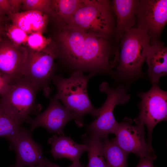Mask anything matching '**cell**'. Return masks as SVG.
Wrapping results in <instances>:
<instances>
[{"instance_id": "obj_1", "label": "cell", "mask_w": 167, "mask_h": 167, "mask_svg": "<svg viewBox=\"0 0 167 167\" xmlns=\"http://www.w3.org/2000/svg\"><path fill=\"white\" fill-rule=\"evenodd\" d=\"M151 39L145 30L138 27L124 33L115 50L113 61V78L116 82L128 85L143 76L142 67Z\"/></svg>"}, {"instance_id": "obj_8", "label": "cell", "mask_w": 167, "mask_h": 167, "mask_svg": "<svg viewBox=\"0 0 167 167\" xmlns=\"http://www.w3.org/2000/svg\"><path fill=\"white\" fill-rule=\"evenodd\" d=\"M131 119L125 118L118 123L113 139L118 146L129 154L132 153L140 158L156 157L152 148H151L145 139L144 125L141 123L132 125Z\"/></svg>"}, {"instance_id": "obj_25", "label": "cell", "mask_w": 167, "mask_h": 167, "mask_svg": "<svg viewBox=\"0 0 167 167\" xmlns=\"http://www.w3.org/2000/svg\"><path fill=\"white\" fill-rule=\"evenodd\" d=\"M12 84L7 78L0 72V96L1 97L7 93Z\"/></svg>"}, {"instance_id": "obj_31", "label": "cell", "mask_w": 167, "mask_h": 167, "mask_svg": "<svg viewBox=\"0 0 167 167\" xmlns=\"http://www.w3.org/2000/svg\"><path fill=\"white\" fill-rule=\"evenodd\" d=\"M29 167H44V166L43 164V163L39 164L38 165L32 166Z\"/></svg>"}, {"instance_id": "obj_28", "label": "cell", "mask_w": 167, "mask_h": 167, "mask_svg": "<svg viewBox=\"0 0 167 167\" xmlns=\"http://www.w3.org/2000/svg\"><path fill=\"white\" fill-rule=\"evenodd\" d=\"M43 164L45 167H60L57 165L51 162L46 158H44ZM69 167H84L79 162H72Z\"/></svg>"}, {"instance_id": "obj_9", "label": "cell", "mask_w": 167, "mask_h": 167, "mask_svg": "<svg viewBox=\"0 0 167 167\" xmlns=\"http://www.w3.org/2000/svg\"><path fill=\"white\" fill-rule=\"evenodd\" d=\"M136 19L151 39H158L167 23V0H139Z\"/></svg>"}, {"instance_id": "obj_19", "label": "cell", "mask_w": 167, "mask_h": 167, "mask_svg": "<svg viewBox=\"0 0 167 167\" xmlns=\"http://www.w3.org/2000/svg\"><path fill=\"white\" fill-rule=\"evenodd\" d=\"M103 154L107 167H127L128 154L122 150L113 139L108 136L102 139Z\"/></svg>"}, {"instance_id": "obj_27", "label": "cell", "mask_w": 167, "mask_h": 167, "mask_svg": "<svg viewBox=\"0 0 167 167\" xmlns=\"http://www.w3.org/2000/svg\"><path fill=\"white\" fill-rule=\"evenodd\" d=\"M156 157H149L140 158L136 167H154L153 165L154 160Z\"/></svg>"}, {"instance_id": "obj_12", "label": "cell", "mask_w": 167, "mask_h": 167, "mask_svg": "<svg viewBox=\"0 0 167 167\" xmlns=\"http://www.w3.org/2000/svg\"><path fill=\"white\" fill-rule=\"evenodd\" d=\"M28 51L13 45L6 40H0V72L13 84L23 76Z\"/></svg>"}, {"instance_id": "obj_18", "label": "cell", "mask_w": 167, "mask_h": 167, "mask_svg": "<svg viewBox=\"0 0 167 167\" xmlns=\"http://www.w3.org/2000/svg\"><path fill=\"white\" fill-rule=\"evenodd\" d=\"M83 144L87 147L88 162L87 167H107L103 154L102 139L93 135L82 136Z\"/></svg>"}, {"instance_id": "obj_2", "label": "cell", "mask_w": 167, "mask_h": 167, "mask_svg": "<svg viewBox=\"0 0 167 167\" xmlns=\"http://www.w3.org/2000/svg\"><path fill=\"white\" fill-rule=\"evenodd\" d=\"M95 75L90 73L84 75L83 72L77 71L69 78L54 75L52 79L57 89L55 96L62 101L65 108L75 114L77 119L75 122L79 127L83 126L85 115L90 114L95 118L99 113V109H96L93 106L87 91L89 79Z\"/></svg>"}, {"instance_id": "obj_3", "label": "cell", "mask_w": 167, "mask_h": 167, "mask_svg": "<svg viewBox=\"0 0 167 167\" xmlns=\"http://www.w3.org/2000/svg\"><path fill=\"white\" fill-rule=\"evenodd\" d=\"M67 25L85 33L109 39L114 35L115 17L108 0H84Z\"/></svg>"}, {"instance_id": "obj_17", "label": "cell", "mask_w": 167, "mask_h": 167, "mask_svg": "<svg viewBox=\"0 0 167 167\" xmlns=\"http://www.w3.org/2000/svg\"><path fill=\"white\" fill-rule=\"evenodd\" d=\"M12 24L19 27L27 34L42 33L46 27L48 17L44 12L35 10L27 11L9 15Z\"/></svg>"}, {"instance_id": "obj_13", "label": "cell", "mask_w": 167, "mask_h": 167, "mask_svg": "<svg viewBox=\"0 0 167 167\" xmlns=\"http://www.w3.org/2000/svg\"><path fill=\"white\" fill-rule=\"evenodd\" d=\"M86 35V33L82 30L67 24L60 33L64 56L77 69L76 71H78L84 49Z\"/></svg>"}, {"instance_id": "obj_20", "label": "cell", "mask_w": 167, "mask_h": 167, "mask_svg": "<svg viewBox=\"0 0 167 167\" xmlns=\"http://www.w3.org/2000/svg\"><path fill=\"white\" fill-rule=\"evenodd\" d=\"M82 0H51V11L65 21L71 17L80 5Z\"/></svg>"}, {"instance_id": "obj_7", "label": "cell", "mask_w": 167, "mask_h": 167, "mask_svg": "<svg viewBox=\"0 0 167 167\" xmlns=\"http://www.w3.org/2000/svg\"><path fill=\"white\" fill-rule=\"evenodd\" d=\"M28 53L23 76L48 97L51 91L49 84L55 75L54 62L57 53L45 49L40 52L31 50Z\"/></svg>"}, {"instance_id": "obj_14", "label": "cell", "mask_w": 167, "mask_h": 167, "mask_svg": "<svg viewBox=\"0 0 167 167\" xmlns=\"http://www.w3.org/2000/svg\"><path fill=\"white\" fill-rule=\"evenodd\" d=\"M139 0H113L112 5L115 17V38L119 42L124 33L134 27Z\"/></svg>"}, {"instance_id": "obj_4", "label": "cell", "mask_w": 167, "mask_h": 167, "mask_svg": "<svg viewBox=\"0 0 167 167\" xmlns=\"http://www.w3.org/2000/svg\"><path fill=\"white\" fill-rule=\"evenodd\" d=\"M39 90L24 76L11 85L7 93L1 97L0 105L20 126L30 117L37 114L41 107L35 103Z\"/></svg>"}, {"instance_id": "obj_30", "label": "cell", "mask_w": 167, "mask_h": 167, "mask_svg": "<svg viewBox=\"0 0 167 167\" xmlns=\"http://www.w3.org/2000/svg\"><path fill=\"white\" fill-rule=\"evenodd\" d=\"M1 22H0V40L2 39V36L3 33V28L1 25Z\"/></svg>"}, {"instance_id": "obj_23", "label": "cell", "mask_w": 167, "mask_h": 167, "mask_svg": "<svg viewBox=\"0 0 167 167\" xmlns=\"http://www.w3.org/2000/svg\"><path fill=\"white\" fill-rule=\"evenodd\" d=\"M6 30V35L15 45L27 43L28 35L19 27L12 24Z\"/></svg>"}, {"instance_id": "obj_10", "label": "cell", "mask_w": 167, "mask_h": 167, "mask_svg": "<svg viewBox=\"0 0 167 167\" xmlns=\"http://www.w3.org/2000/svg\"><path fill=\"white\" fill-rule=\"evenodd\" d=\"M76 119L75 114L62 105L54 95L50 99L49 106L44 111L36 114L35 118L30 117L26 122L30 125L31 132L37 127L42 126L49 132L61 136L64 135L63 130L66 123Z\"/></svg>"}, {"instance_id": "obj_26", "label": "cell", "mask_w": 167, "mask_h": 167, "mask_svg": "<svg viewBox=\"0 0 167 167\" xmlns=\"http://www.w3.org/2000/svg\"><path fill=\"white\" fill-rule=\"evenodd\" d=\"M13 13L9 0H0V15L3 16L4 14Z\"/></svg>"}, {"instance_id": "obj_16", "label": "cell", "mask_w": 167, "mask_h": 167, "mask_svg": "<svg viewBox=\"0 0 167 167\" xmlns=\"http://www.w3.org/2000/svg\"><path fill=\"white\" fill-rule=\"evenodd\" d=\"M48 143L51 145L49 152L55 159L66 158L72 162H79L82 153L87 150L85 144H78L65 135H53L49 139Z\"/></svg>"}, {"instance_id": "obj_15", "label": "cell", "mask_w": 167, "mask_h": 167, "mask_svg": "<svg viewBox=\"0 0 167 167\" xmlns=\"http://www.w3.org/2000/svg\"><path fill=\"white\" fill-rule=\"evenodd\" d=\"M148 75L152 84H158L167 74V48L158 39H151L146 59Z\"/></svg>"}, {"instance_id": "obj_22", "label": "cell", "mask_w": 167, "mask_h": 167, "mask_svg": "<svg viewBox=\"0 0 167 167\" xmlns=\"http://www.w3.org/2000/svg\"><path fill=\"white\" fill-rule=\"evenodd\" d=\"M50 42V39L43 36L42 33L36 32L28 36L27 43L32 50L40 52L45 49Z\"/></svg>"}, {"instance_id": "obj_21", "label": "cell", "mask_w": 167, "mask_h": 167, "mask_svg": "<svg viewBox=\"0 0 167 167\" xmlns=\"http://www.w3.org/2000/svg\"><path fill=\"white\" fill-rule=\"evenodd\" d=\"M21 127L0 105V137H5L10 141L15 136Z\"/></svg>"}, {"instance_id": "obj_6", "label": "cell", "mask_w": 167, "mask_h": 167, "mask_svg": "<svg viewBox=\"0 0 167 167\" xmlns=\"http://www.w3.org/2000/svg\"><path fill=\"white\" fill-rule=\"evenodd\" d=\"M138 96L141 99L140 112L134 121L135 123L146 126L148 134V143L152 148V134L153 128L159 122L167 120V92L162 90L158 84H154L148 91L139 93Z\"/></svg>"}, {"instance_id": "obj_29", "label": "cell", "mask_w": 167, "mask_h": 167, "mask_svg": "<svg viewBox=\"0 0 167 167\" xmlns=\"http://www.w3.org/2000/svg\"><path fill=\"white\" fill-rule=\"evenodd\" d=\"M10 5L12 8L13 13H15V11L17 10L22 4V0H9Z\"/></svg>"}, {"instance_id": "obj_5", "label": "cell", "mask_w": 167, "mask_h": 167, "mask_svg": "<svg viewBox=\"0 0 167 167\" xmlns=\"http://www.w3.org/2000/svg\"><path fill=\"white\" fill-rule=\"evenodd\" d=\"M128 87L122 84L111 87L106 82L101 83L99 89L106 94L107 98L102 106L99 108L96 118L88 126V133L101 139L109 134L114 133L118 123L114 116V109L117 105L124 104L129 101L130 96L128 93Z\"/></svg>"}, {"instance_id": "obj_11", "label": "cell", "mask_w": 167, "mask_h": 167, "mask_svg": "<svg viewBox=\"0 0 167 167\" xmlns=\"http://www.w3.org/2000/svg\"><path fill=\"white\" fill-rule=\"evenodd\" d=\"M31 132L29 130L21 127L15 136L10 141L11 148L16 154V167H29L43 162L41 147L33 139Z\"/></svg>"}, {"instance_id": "obj_33", "label": "cell", "mask_w": 167, "mask_h": 167, "mask_svg": "<svg viewBox=\"0 0 167 167\" xmlns=\"http://www.w3.org/2000/svg\"><path fill=\"white\" fill-rule=\"evenodd\" d=\"M11 167H15V166H11Z\"/></svg>"}, {"instance_id": "obj_24", "label": "cell", "mask_w": 167, "mask_h": 167, "mask_svg": "<svg viewBox=\"0 0 167 167\" xmlns=\"http://www.w3.org/2000/svg\"><path fill=\"white\" fill-rule=\"evenodd\" d=\"M51 0H24L22 4L27 11L35 10L44 13L51 11Z\"/></svg>"}, {"instance_id": "obj_32", "label": "cell", "mask_w": 167, "mask_h": 167, "mask_svg": "<svg viewBox=\"0 0 167 167\" xmlns=\"http://www.w3.org/2000/svg\"><path fill=\"white\" fill-rule=\"evenodd\" d=\"M2 19V16L0 15V22H1Z\"/></svg>"}]
</instances>
